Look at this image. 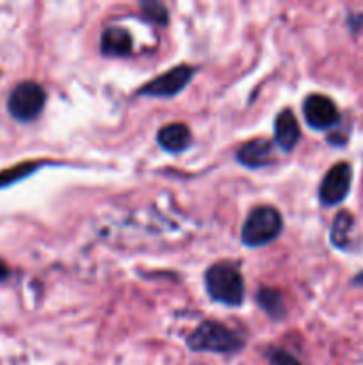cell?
Masks as SVG:
<instances>
[{"instance_id":"16","label":"cell","mask_w":363,"mask_h":365,"mask_svg":"<svg viewBox=\"0 0 363 365\" xmlns=\"http://www.w3.org/2000/svg\"><path fill=\"white\" fill-rule=\"evenodd\" d=\"M267 359H269L270 365H302L294 355L281 348H270L267 351Z\"/></svg>"},{"instance_id":"6","label":"cell","mask_w":363,"mask_h":365,"mask_svg":"<svg viewBox=\"0 0 363 365\" xmlns=\"http://www.w3.org/2000/svg\"><path fill=\"white\" fill-rule=\"evenodd\" d=\"M352 168L349 163H338L330 168L319 187V200L324 207H333L344 202L351 191Z\"/></svg>"},{"instance_id":"12","label":"cell","mask_w":363,"mask_h":365,"mask_svg":"<svg viewBox=\"0 0 363 365\" xmlns=\"http://www.w3.org/2000/svg\"><path fill=\"white\" fill-rule=\"evenodd\" d=\"M256 303H258L260 309L274 321L283 319L285 312H287V310H285L283 296H281L280 291H276V289H260L258 294H256Z\"/></svg>"},{"instance_id":"1","label":"cell","mask_w":363,"mask_h":365,"mask_svg":"<svg viewBox=\"0 0 363 365\" xmlns=\"http://www.w3.org/2000/svg\"><path fill=\"white\" fill-rule=\"evenodd\" d=\"M187 346L192 351L233 355L242 349L244 339L219 321H203L187 337Z\"/></svg>"},{"instance_id":"14","label":"cell","mask_w":363,"mask_h":365,"mask_svg":"<svg viewBox=\"0 0 363 365\" xmlns=\"http://www.w3.org/2000/svg\"><path fill=\"white\" fill-rule=\"evenodd\" d=\"M39 166H41V163H21L18 166L9 168V170L0 171V189L9 187V185L16 184V182L23 180L25 177L34 173Z\"/></svg>"},{"instance_id":"2","label":"cell","mask_w":363,"mask_h":365,"mask_svg":"<svg viewBox=\"0 0 363 365\" xmlns=\"http://www.w3.org/2000/svg\"><path fill=\"white\" fill-rule=\"evenodd\" d=\"M205 285L214 302L226 307H238L244 302V278L233 264L217 262L210 266L205 273Z\"/></svg>"},{"instance_id":"15","label":"cell","mask_w":363,"mask_h":365,"mask_svg":"<svg viewBox=\"0 0 363 365\" xmlns=\"http://www.w3.org/2000/svg\"><path fill=\"white\" fill-rule=\"evenodd\" d=\"M141 11H142V18L149 24H155L164 27L169 21V13L164 7V4L155 2V0H148V2H141Z\"/></svg>"},{"instance_id":"10","label":"cell","mask_w":363,"mask_h":365,"mask_svg":"<svg viewBox=\"0 0 363 365\" xmlns=\"http://www.w3.org/2000/svg\"><path fill=\"white\" fill-rule=\"evenodd\" d=\"M100 48L107 57H127L134 50V39L127 29L107 27L102 34Z\"/></svg>"},{"instance_id":"4","label":"cell","mask_w":363,"mask_h":365,"mask_svg":"<svg viewBox=\"0 0 363 365\" xmlns=\"http://www.w3.org/2000/svg\"><path fill=\"white\" fill-rule=\"evenodd\" d=\"M46 103V91L41 84L32 81L20 82L11 91L7 100V110L16 121L27 123L34 121L41 114Z\"/></svg>"},{"instance_id":"18","label":"cell","mask_w":363,"mask_h":365,"mask_svg":"<svg viewBox=\"0 0 363 365\" xmlns=\"http://www.w3.org/2000/svg\"><path fill=\"white\" fill-rule=\"evenodd\" d=\"M354 284H363V273L358 274V277L354 278Z\"/></svg>"},{"instance_id":"9","label":"cell","mask_w":363,"mask_h":365,"mask_svg":"<svg viewBox=\"0 0 363 365\" xmlns=\"http://www.w3.org/2000/svg\"><path fill=\"white\" fill-rule=\"evenodd\" d=\"M237 160L249 170L265 168L273 160V143L260 138L248 141L237 152Z\"/></svg>"},{"instance_id":"17","label":"cell","mask_w":363,"mask_h":365,"mask_svg":"<svg viewBox=\"0 0 363 365\" xmlns=\"http://www.w3.org/2000/svg\"><path fill=\"white\" fill-rule=\"evenodd\" d=\"M7 278H9V267L6 266V262L0 260V282L7 280Z\"/></svg>"},{"instance_id":"5","label":"cell","mask_w":363,"mask_h":365,"mask_svg":"<svg viewBox=\"0 0 363 365\" xmlns=\"http://www.w3.org/2000/svg\"><path fill=\"white\" fill-rule=\"evenodd\" d=\"M194 77V68L189 64H178L153 81L146 82L137 91L139 96H152V98H173L184 91L185 86Z\"/></svg>"},{"instance_id":"13","label":"cell","mask_w":363,"mask_h":365,"mask_svg":"<svg viewBox=\"0 0 363 365\" xmlns=\"http://www.w3.org/2000/svg\"><path fill=\"white\" fill-rule=\"evenodd\" d=\"M352 225H354V217L347 210H342L338 212V216L335 217L333 225H331V242L337 248H345L349 245V234L352 230Z\"/></svg>"},{"instance_id":"11","label":"cell","mask_w":363,"mask_h":365,"mask_svg":"<svg viewBox=\"0 0 363 365\" xmlns=\"http://www.w3.org/2000/svg\"><path fill=\"white\" fill-rule=\"evenodd\" d=\"M192 134L187 125L169 123L162 127L157 134V143L162 150L169 153H180L191 146Z\"/></svg>"},{"instance_id":"8","label":"cell","mask_w":363,"mask_h":365,"mask_svg":"<svg viewBox=\"0 0 363 365\" xmlns=\"http://www.w3.org/2000/svg\"><path fill=\"white\" fill-rule=\"evenodd\" d=\"M299 138H301V128H299L295 114L290 109H283L278 113L274 120V141L285 152H290L295 148Z\"/></svg>"},{"instance_id":"7","label":"cell","mask_w":363,"mask_h":365,"mask_svg":"<svg viewBox=\"0 0 363 365\" xmlns=\"http://www.w3.org/2000/svg\"><path fill=\"white\" fill-rule=\"evenodd\" d=\"M302 114L308 127L313 130H330L340 121V113L333 100L319 93L306 96L302 102Z\"/></svg>"},{"instance_id":"3","label":"cell","mask_w":363,"mask_h":365,"mask_svg":"<svg viewBox=\"0 0 363 365\" xmlns=\"http://www.w3.org/2000/svg\"><path fill=\"white\" fill-rule=\"evenodd\" d=\"M283 230V217L273 205H258L249 212L241 232L242 245L248 248H258L280 237Z\"/></svg>"}]
</instances>
